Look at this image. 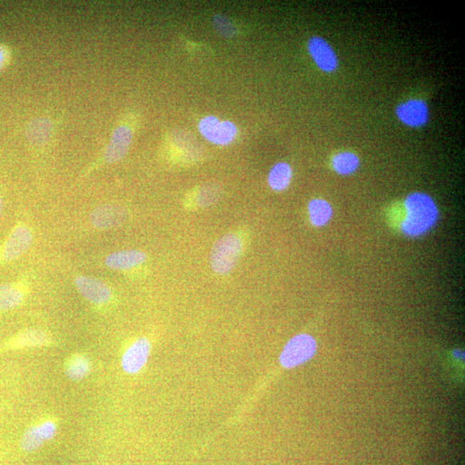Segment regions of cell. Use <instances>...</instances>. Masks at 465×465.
Listing matches in <instances>:
<instances>
[{
	"instance_id": "obj_4",
	"label": "cell",
	"mask_w": 465,
	"mask_h": 465,
	"mask_svg": "<svg viewBox=\"0 0 465 465\" xmlns=\"http://www.w3.org/2000/svg\"><path fill=\"white\" fill-rule=\"evenodd\" d=\"M318 351V343L308 333H299L288 341L281 355L283 367L291 369L312 359Z\"/></svg>"
},
{
	"instance_id": "obj_8",
	"label": "cell",
	"mask_w": 465,
	"mask_h": 465,
	"mask_svg": "<svg viewBox=\"0 0 465 465\" xmlns=\"http://www.w3.org/2000/svg\"><path fill=\"white\" fill-rule=\"evenodd\" d=\"M308 51L313 61L324 73H333L338 68L339 60L330 43L320 36H313L308 43Z\"/></svg>"
},
{
	"instance_id": "obj_10",
	"label": "cell",
	"mask_w": 465,
	"mask_h": 465,
	"mask_svg": "<svg viewBox=\"0 0 465 465\" xmlns=\"http://www.w3.org/2000/svg\"><path fill=\"white\" fill-rule=\"evenodd\" d=\"M397 117L399 121L410 127H421L429 120V109L422 100H409L401 103L397 107Z\"/></svg>"
},
{
	"instance_id": "obj_12",
	"label": "cell",
	"mask_w": 465,
	"mask_h": 465,
	"mask_svg": "<svg viewBox=\"0 0 465 465\" xmlns=\"http://www.w3.org/2000/svg\"><path fill=\"white\" fill-rule=\"evenodd\" d=\"M151 352V343L147 338L134 341L123 353L122 367L125 372L137 374L146 365Z\"/></svg>"
},
{
	"instance_id": "obj_21",
	"label": "cell",
	"mask_w": 465,
	"mask_h": 465,
	"mask_svg": "<svg viewBox=\"0 0 465 465\" xmlns=\"http://www.w3.org/2000/svg\"><path fill=\"white\" fill-rule=\"evenodd\" d=\"M221 196V188L219 184H204L197 192L196 202L200 207H209L215 204Z\"/></svg>"
},
{
	"instance_id": "obj_16",
	"label": "cell",
	"mask_w": 465,
	"mask_h": 465,
	"mask_svg": "<svg viewBox=\"0 0 465 465\" xmlns=\"http://www.w3.org/2000/svg\"><path fill=\"white\" fill-rule=\"evenodd\" d=\"M308 217L311 224L322 228L331 221L333 215L332 204L323 199H314L308 204Z\"/></svg>"
},
{
	"instance_id": "obj_22",
	"label": "cell",
	"mask_w": 465,
	"mask_h": 465,
	"mask_svg": "<svg viewBox=\"0 0 465 465\" xmlns=\"http://www.w3.org/2000/svg\"><path fill=\"white\" fill-rule=\"evenodd\" d=\"M213 26L218 34L225 38H232L236 34V28L234 23L224 15L217 14L213 16Z\"/></svg>"
},
{
	"instance_id": "obj_23",
	"label": "cell",
	"mask_w": 465,
	"mask_h": 465,
	"mask_svg": "<svg viewBox=\"0 0 465 465\" xmlns=\"http://www.w3.org/2000/svg\"><path fill=\"white\" fill-rule=\"evenodd\" d=\"M8 58V52L5 47L0 46V68L6 64Z\"/></svg>"
},
{
	"instance_id": "obj_6",
	"label": "cell",
	"mask_w": 465,
	"mask_h": 465,
	"mask_svg": "<svg viewBox=\"0 0 465 465\" xmlns=\"http://www.w3.org/2000/svg\"><path fill=\"white\" fill-rule=\"evenodd\" d=\"M199 130L209 142L220 146L231 143L237 135V127L234 123L230 121H221L214 116L202 119Z\"/></svg>"
},
{
	"instance_id": "obj_3",
	"label": "cell",
	"mask_w": 465,
	"mask_h": 465,
	"mask_svg": "<svg viewBox=\"0 0 465 465\" xmlns=\"http://www.w3.org/2000/svg\"><path fill=\"white\" fill-rule=\"evenodd\" d=\"M33 241L34 233L30 226L23 221L16 222L0 245V267L21 258L30 249Z\"/></svg>"
},
{
	"instance_id": "obj_9",
	"label": "cell",
	"mask_w": 465,
	"mask_h": 465,
	"mask_svg": "<svg viewBox=\"0 0 465 465\" xmlns=\"http://www.w3.org/2000/svg\"><path fill=\"white\" fill-rule=\"evenodd\" d=\"M31 281L27 277L0 283V311H10L21 306L30 291Z\"/></svg>"
},
{
	"instance_id": "obj_7",
	"label": "cell",
	"mask_w": 465,
	"mask_h": 465,
	"mask_svg": "<svg viewBox=\"0 0 465 465\" xmlns=\"http://www.w3.org/2000/svg\"><path fill=\"white\" fill-rule=\"evenodd\" d=\"M129 217L125 208L115 204H103L93 209L90 215L94 228L109 230L121 227Z\"/></svg>"
},
{
	"instance_id": "obj_15",
	"label": "cell",
	"mask_w": 465,
	"mask_h": 465,
	"mask_svg": "<svg viewBox=\"0 0 465 465\" xmlns=\"http://www.w3.org/2000/svg\"><path fill=\"white\" fill-rule=\"evenodd\" d=\"M51 343L46 332L38 329H28L18 333L8 341L7 345L11 348L43 347Z\"/></svg>"
},
{
	"instance_id": "obj_20",
	"label": "cell",
	"mask_w": 465,
	"mask_h": 465,
	"mask_svg": "<svg viewBox=\"0 0 465 465\" xmlns=\"http://www.w3.org/2000/svg\"><path fill=\"white\" fill-rule=\"evenodd\" d=\"M90 372V363L88 357L75 355L72 357L66 367V374L73 381L84 380Z\"/></svg>"
},
{
	"instance_id": "obj_2",
	"label": "cell",
	"mask_w": 465,
	"mask_h": 465,
	"mask_svg": "<svg viewBox=\"0 0 465 465\" xmlns=\"http://www.w3.org/2000/svg\"><path fill=\"white\" fill-rule=\"evenodd\" d=\"M244 251V242L236 234L230 233L218 239L211 254V267L217 275L232 273Z\"/></svg>"
},
{
	"instance_id": "obj_24",
	"label": "cell",
	"mask_w": 465,
	"mask_h": 465,
	"mask_svg": "<svg viewBox=\"0 0 465 465\" xmlns=\"http://www.w3.org/2000/svg\"><path fill=\"white\" fill-rule=\"evenodd\" d=\"M452 355H454L455 359L462 360L464 357V352L463 350L456 349L454 350V352H452Z\"/></svg>"
},
{
	"instance_id": "obj_13",
	"label": "cell",
	"mask_w": 465,
	"mask_h": 465,
	"mask_svg": "<svg viewBox=\"0 0 465 465\" xmlns=\"http://www.w3.org/2000/svg\"><path fill=\"white\" fill-rule=\"evenodd\" d=\"M147 259V254L142 250L125 249L109 254L105 264L109 269L125 273L139 268L145 264Z\"/></svg>"
},
{
	"instance_id": "obj_17",
	"label": "cell",
	"mask_w": 465,
	"mask_h": 465,
	"mask_svg": "<svg viewBox=\"0 0 465 465\" xmlns=\"http://www.w3.org/2000/svg\"><path fill=\"white\" fill-rule=\"evenodd\" d=\"M53 123L48 118L39 117L34 119L28 125L26 137L31 143L40 146L46 143L51 137Z\"/></svg>"
},
{
	"instance_id": "obj_11",
	"label": "cell",
	"mask_w": 465,
	"mask_h": 465,
	"mask_svg": "<svg viewBox=\"0 0 465 465\" xmlns=\"http://www.w3.org/2000/svg\"><path fill=\"white\" fill-rule=\"evenodd\" d=\"M133 140V131L127 125H120L115 130L107 146L102 162L114 164L120 162L129 151Z\"/></svg>"
},
{
	"instance_id": "obj_19",
	"label": "cell",
	"mask_w": 465,
	"mask_h": 465,
	"mask_svg": "<svg viewBox=\"0 0 465 465\" xmlns=\"http://www.w3.org/2000/svg\"><path fill=\"white\" fill-rule=\"evenodd\" d=\"M360 166L359 156L352 152H340L333 156L332 159L333 169L340 175H352L359 169Z\"/></svg>"
},
{
	"instance_id": "obj_14",
	"label": "cell",
	"mask_w": 465,
	"mask_h": 465,
	"mask_svg": "<svg viewBox=\"0 0 465 465\" xmlns=\"http://www.w3.org/2000/svg\"><path fill=\"white\" fill-rule=\"evenodd\" d=\"M56 434L57 425L55 422H43L26 430L21 439V448L26 452L38 450L45 442L55 438Z\"/></svg>"
},
{
	"instance_id": "obj_25",
	"label": "cell",
	"mask_w": 465,
	"mask_h": 465,
	"mask_svg": "<svg viewBox=\"0 0 465 465\" xmlns=\"http://www.w3.org/2000/svg\"><path fill=\"white\" fill-rule=\"evenodd\" d=\"M3 208H4V202H3L2 197L0 196V218H1L2 216Z\"/></svg>"
},
{
	"instance_id": "obj_5",
	"label": "cell",
	"mask_w": 465,
	"mask_h": 465,
	"mask_svg": "<svg viewBox=\"0 0 465 465\" xmlns=\"http://www.w3.org/2000/svg\"><path fill=\"white\" fill-rule=\"evenodd\" d=\"M74 285L79 293L93 306L105 308L113 302V290L100 278L79 275L74 278Z\"/></svg>"
},
{
	"instance_id": "obj_1",
	"label": "cell",
	"mask_w": 465,
	"mask_h": 465,
	"mask_svg": "<svg viewBox=\"0 0 465 465\" xmlns=\"http://www.w3.org/2000/svg\"><path fill=\"white\" fill-rule=\"evenodd\" d=\"M403 214L400 228L409 237H419L429 233L439 220V211L435 201L424 192H413L403 203Z\"/></svg>"
},
{
	"instance_id": "obj_18",
	"label": "cell",
	"mask_w": 465,
	"mask_h": 465,
	"mask_svg": "<svg viewBox=\"0 0 465 465\" xmlns=\"http://www.w3.org/2000/svg\"><path fill=\"white\" fill-rule=\"evenodd\" d=\"M292 175L293 172L290 164L278 162L271 167L267 181L271 190L282 192L290 187Z\"/></svg>"
}]
</instances>
